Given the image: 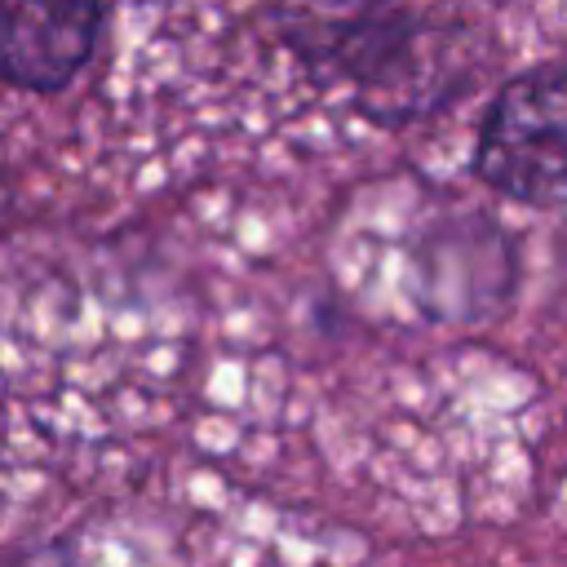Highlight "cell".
Instances as JSON below:
<instances>
[{"instance_id": "obj_1", "label": "cell", "mask_w": 567, "mask_h": 567, "mask_svg": "<svg viewBox=\"0 0 567 567\" xmlns=\"http://www.w3.org/2000/svg\"><path fill=\"white\" fill-rule=\"evenodd\" d=\"M284 40L297 58L350 84L354 106L377 124L430 115L470 80L465 35L421 18L408 0L306 4L288 18Z\"/></svg>"}, {"instance_id": "obj_3", "label": "cell", "mask_w": 567, "mask_h": 567, "mask_svg": "<svg viewBox=\"0 0 567 567\" xmlns=\"http://www.w3.org/2000/svg\"><path fill=\"white\" fill-rule=\"evenodd\" d=\"M102 31V0H0V80L53 93L75 80Z\"/></svg>"}, {"instance_id": "obj_2", "label": "cell", "mask_w": 567, "mask_h": 567, "mask_svg": "<svg viewBox=\"0 0 567 567\" xmlns=\"http://www.w3.org/2000/svg\"><path fill=\"white\" fill-rule=\"evenodd\" d=\"M474 173L492 190L518 204H536V208L567 204V66L563 62L523 71L496 93L478 128Z\"/></svg>"}]
</instances>
